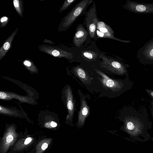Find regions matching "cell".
<instances>
[{"instance_id": "obj_14", "label": "cell", "mask_w": 153, "mask_h": 153, "mask_svg": "<svg viewBox=\"0 0 153 153\" xmlns=\"http://www.w3.org/2000/svg\"><path fill=\"white\" fill-rule=\"evenodd\" d=\"M33 140V138L30 137L20 140L15 145L14 148V150L18 151L23 149L29 145Z\"/></svg>"}, {"instance_id": "obj_16", "label": "cell", "mask_w": 153, "mask_h": 153, "mask_svg": "<svg viewBox=\"0 0 153 153\" xmlns=\"http://www.w3.org/2000/svg\"><path fill=\"white\" fill-rule=\"evenodd\" d=\"M82 53L84 56L91 60H95L98 55L97 52L91 51H84Z\"/></svg>"}, {"instance_id": "obj_11", "label": "cell", "mask_w": 153, "mask_h": 153, "mask_svg": "<svg viewBox=\"0 0 153 153\" xmlns=\"http://www.w3.org/2000/svg\"><path fill=\"white\" fill-rule=\"evenodd\" d=\"M89 113V107L86 100L83 97H81L80 106L76 123L78 127L81 128L83 126L85 119Z\"/></svg>"}, {"instance_id": "obj_17", "label": "cell", "mask_w": 153, "mask_h": 153, "mask_svg": "<svg viewBox=\"0 0 153 153\" xmlns=\"http://www.w3.org/2000/svg\"><path fill=\"white\" fill-rule=\"evenodd\" d=\"M76 1V0H67L66 1L62 8V10L65 9Z\"/></svg>"}, {"instance_id": "obj_13", "label": "cell", "mask_w": 153, "mask_h": 153, "mask_svg": "<svg viewBox=\"0 0 153 153\" xmlns=\"http://www.w3.org/2000/svg\"><path fill=\"white\" fill-rule=\"evenodd\" d=\"M73 71L75 75L83 82L86 83L89 80V77L85 71L81 67H74Z\"/></svg>"}, {"instance_id": "obj_20", "label": "cell", "mask_w": 153, "mask_h": 153, "mask_svg": "<svg viewBox=\"0 0 153 153\" xmlns=\"http://www.w3.org/2000/svg\"><path fill=\"white\" fill-rule=\"evenodd\" d=\"M7 97L6 94L3 92H0V97L1 99H4L6 98Z\"/></svg>"}, {"instance_id": "obj_23", "label": "cell", "mask_w": 153, "mask_h": 153, "mask_svg": "<svg viewBox=\"0 0 153 153\" xmlns=\"http://www.w3.org/2000/svg\"><path fill=\"white\" fill-rule=\"evenodd\" d=\"M8 18L6 16L2 17L0 20L1 22H4L6 21L7 20Z\"/></svg>"}, {"instance_id": "obj_6", "label": "cell", "mask_w": 153, "mask_h": 153, "mask_svg": "<svg viewBox=\"0 0 153 153\" xmlns=\"http://www.w3.org/2000/svg\"><path fill=\"white\" fill-rule=\"evenodd\" d=\"M122 7L125 9L135 13H153V3L145 4L126 0L125 4Z\"/></svg>"}, {"instance_id": "obj_1", "label": "cell", "mask_w": 153, "mask_h": 153, "mask_svg": "<svg viewBox=\"0 0 153 153\" xmlns=\"http://www.w3.org/2000/svg\"><path fill=\"white\" fill-rule=\"evenodd\" d=\"M120 129L129 135L133 141L146 142L152 139L148 130L151 125L146 121L136 119H126Z\"/></svg>"}, {"instance_id": "obj_9", "label": "cell", "mask_w": 153, "mask_h": 153, "mask_svg": "<svg viewBox=\"0 0 153 153\" xmlns=\"http://www.w3.org/2000/svg\"><path fill=\"white\" fill-rule=\"evenodd\" d=\"M95 71L101 76L100 81L104 87L114 92L121 89L122 85L119 81L110 78L98 69Z\"/></svg>"}, {"instance_id": "obj_8", "label": "cell", "mask_w": 153, "mask_h": 153, "mask_svg": "<svg viewBox=\"0 0 153 153\" xmlns=\"http://www.w3.org/2000/svg\"><path fill=\"white\" fill-rule=\"evenodd\" d=\"M17 137V134L13 128L11 127L8 128L5 133L1 142V153H6L16 140Z\"/></svg>"}, {"instance_id": "obj_18", "label": "cell", "mask_w": 153, "mask_h": 153, "mask_svg": "<svg viewBox=\"0 0 153 153\" xmlns=\"http://www.w3.org/2000/svg\"><path fill=\"white\" fill-rule=\"evenodd\" d=\"M10 44L8 42H5L3 45L4 48L6 50H8L10 48Z\"/></svg>"}, {"instance_id": "obj_3", "label": "cell", "mask_w": 153, "mask_h": 153, "mask_svg": "<svg viewBox=\"0 0 153 153\" xmlns=\"http://www.w3.org/2000/svg\"><path fill=\"white\" fill-rule=\"evenodd\" d=\"M93 1L82 0L74 7L66 18L64 22V27H70L78 18L84 14L88 7Z\"/></svg>"}, {"instance_id": "obj_24", "label": "cell", "mask_w": 153, "mask_h": 153, "mask_svg": "<svg viewBox=\"0 0 153 153\" xmlns=\"http://www.w3.org/2000/svg\"><path fill=\"white\" fill-rule=\"evenodd\" d=\"M51 126L52 127H56L57 126V123L53 121H52L51 123Z\"/></svg>"}, {"instance_id": "obj_21", "label": "cell", "mask_w": 153, "mask_h": 153, "mask_svg": "<svg viewBox=\"0 0 153 153\" xmlns=\"http://www.w3.org/2000/svg\"><path fill=\"white\" fill-rule=\"evenodd\" d=\"M13 4L15 7H19V2L18 0H14L13 1Z\"/></svg>"}, {"instance_id": "obj_5", "label": "cell", "mask_w": 153, "mask_h": 153, "mask_svg": "<svg viewBox=\"0 0 153 153\" xmlns=\"http://www.w3.org/2000/svg\"><path fill=\"white\" fill-rule=\"evenodd\" d=\"M136 57L141 63L153 64V38L146 43L137 51Z\"/></svg>"}, {"instance_id": "obj_19", "label": "cell", "mask_w": 153, "mask_h": 153, "mask_svg": "<svg viewBox=\"0 0 153 153\" xmlns=\"http://www.w3.org/2000/svg\"><path fill=\"white\" fill-rule=\"evenodd\" d=\"M52 53L54 56H57L59 55L60 52L57 50H54L52 51Z\"/></svg>"}, {"instance_id": "obj_7", "label": "cell", "mask_w": 153, "mask_h": 153, "mask_svg": "<svg viewBox=\"0 0 153 153\" xmlns=\"http://www.w3.org/2000/svg\"><path fill=\"white\" fill-rule=\"evenodd\" d=\"M114 33L112 28L102 21H99L96 30V35L98 38H107L117 40L120 42L128 43L130 40H122L115 37Z\"/></svg>"}, {"instance_id": "obj_12", "label": "cell", "mask_w": 153, "mask_h": 153, "mask_svg": "<svg viewBox=\"0 0 153 153\" xmlns=\"http://www.w3.org/2000/svg\"><path fill=\"white\" fill-rule=\"evenodd\" d=\"M67 106L69 114L67 119L72 122L75 111V102L73 99V95L70 88H68L67 92Z\"/></svg>"}, {"instance_id": "obj_2", "label": "cell", "mask_w": 153, "mask_h": 153, "mask_svg": "<svg viewBox=\"0 0 153 153\" xmlns=\"http://www.w3.org/2000/svg\"><path fill=\"white\" fill-rule=\"evenodd\" d=\"M84 24L92 39H94L96 36V30L99 19L97 15V8L94 0L92 5L84 14Z\"/></svg>"}, {"instance_id": "obj_25", "label": "cell", "mask_w": 153, "mask_h": 153, "mask_svg": "<svg viewBox=\"0 0 153 153\" xmlns=\"http://www.w3.org/2000/svg\"><path fill=\"white\" fill-rule=\"evenodd\" d=\"M150 94L153 97V92H152L150 93Z\"/></svg>"}, {"instance_id": "obj_22", "label": "cell", "mask_w": 153, "mask_h": 153, "mask_svg": "<svg viewBox=\"0 0 153 153\" xmlns=\"http://www.w3.org/2000/svg\"><path fill=\"white\" fill-rule=\"evenodd\" d=\"M24 64L25 65L27 66H30L31 65V62L28 60L25 61Z\"/></svg>"}, {"instance_id": "obj_4", "label": "cell", "mask_w": 153, "mask_h": 153, "mask_svg": "<svg viewBox=\"0 0 153 153\" xmlns=\"http://www.w3.org/2000/svg\"><path fill=\"white\" fill-rule=\"evenodd\" d=\"M99 57L102 60L100 66L111 72L117 74H123L126 72L125 65L112 57L100 54Z\"/></svg>"}, {"instance_id": "obj_10", "label": "cell", "mask_w": 153, "mask_h": 153, "mask_svg": "<svg viewBox=\"0 0 153 153\" xmlns=\"http://www.w3.org/2000/svg\"><path fill=\"white\" fill-rule=\"evenodd\" d=\"M89 32L82 24H79L76 27L73 40L74 46L79 47L86 40Z\"/></svg>"}, {"instance_id": "obj_15", "label": "cell", "mask_w": 153, "mask_h": 153, "mask_svg": "<svg viewBox=\"0 0 153 153\" xmlns=\"http://www.w3.org/2000/svg\"><path fill=\"white\" fill-rule=\"evenodd\" d=\"M51 138H46L40 141L37 144L35 153H42L51 143Z\"/></svg>"}]
</instances>
